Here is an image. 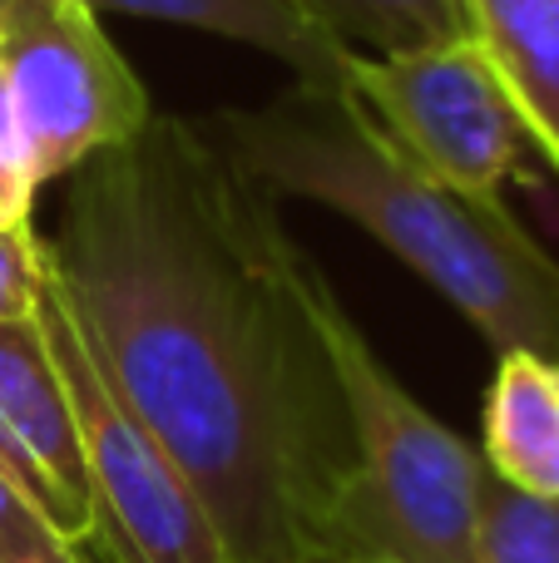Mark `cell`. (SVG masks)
<instances>
[{"label":"cell","instance_id":"obj_1","mask_svg":"<svg viewBox=\"0 0 559 563\" xmlns=\"http://www.w3.org/2000/svg\"><path fill=\"white\" fill-rule=\"evenodd\" d=\"M109 380L198 489L228 563L347 549L357 455L317 327L327 273L204 124L85 158L50 238Z\"/></svg>","mask_w":559,"mask_h":563},{"label":"cell","instance_id":"obj_2","mask_svg":"<svg viewBox=\"0 0 559 563\" xmlns=\"http://www.w3.org/2000/svg\"><path fill=\"white\" fill-rule=\"evenodd\" d=\"M204 129L277 198H313L352 218L421 273L501 351L559 361V263L501 194H465L416 164L342 85L283 89L257 109H223Z\"/></svg>","mask_w":559,"mask_h":563},{"label":"cell","instance_id":"obj_3","mask_svg":"<svg viewBox=\"0 0 559 563\" xmlns=\"http://www.w3.org/2000/svg\"><path fill=\"white\" fill-rule=\"evenodd\" d=\"M317 327L332 351L357 455L347 549L402 563H465L485 460L392 376L332 282L317 287Z\"/></svg>","mask_w":559,"mask_h":563},{"label":"cell","instance_id":"obj_4","mask_svg":"<svg viewBox=\"0 0 559 563\" xmlns=\"http://www.w3.org/2000/svg\"><path fill=\"white\" fill-rule=\"evenodd\" d=\"M35 321L75 410L95 509L89 544L105 554V563H228L223 534L213 529L198 489L109 380L95 336L45 243Z\"/></svg>","mask_w":559,"mask_h":563},{"label":"cell","instance_id":"obj_5","mask_svg":"<svg viewBox=\"0 0 559 563\" xmlns=\"http://www.w3.org/2000/svg\"><path fill=\"white\" fill-rule=\"evenodd\" d=\"M0 75L40 184L75 174L154 119L89 0H0Z\"/></svg>","mask_w":559,"mask_h":563},{"label":"cell","instance_id":"obj_6","mask_svg":"<svg viewBox=\"0 0 559 563\" xmlns=\"http://www.w3.org/2000/svg\"><path fill=\"white\" fill-rule=\"evenodd\" d=\"M372 119L436 178L501 194L525 168V124L475 40L352 55L347 85Z\"/></svg>","mask_w":559,"mask_h":563},{"label":"cell","instance_id":"obj_7","mask_svg":"<svg viewBox=\"0 0 559 563\" xmlns=\"http://www.w3.org/2000/svg\"><path fill=\"white\" fill-rule=\"evenodd\" d=\"M0 420L45 475L50 495H55L59 534L75 549H89L95 509H89V475L85 455H79L75 410H69L65 380H59V366L35 317L0 327Z\"/></svg>","mask_w":559,"mask_h":563},{"label":"cell","instance_id":"obj_8","mask_svg":"<svg viewBox=\"0 0 559 563\" xmlns=\"http://www.w3.org/2000/svg\"><path fill=\"white\" fill-rule=\"evenodd\" d=\"M481 460L525 495L559 499V361L540 351H501L485 400Z\"/></svg>","mask_w":559,"mask_h":563},{"label":"cell","instance_id":"obj_9","mask_svg":"<svg viewBox=\"0 0 559 563\" xmlns=\"http://www.w3.org/2000/svg\"><path fill=\"white\" fill-rule=\"evenodd\" d=\"M89 5L213 30V35H228L238 45L283 59L303 85H347V65L357 55L337 35H327L297 0H89Z\"/></svg>","mask_w":559,"mask_h":563},{"label":"cell","instance_id":"obj_10","mask_svg":"<svg viewBox=\"0 0 559 563\" xmlns=\"http://www.w3.org/2000/svg\"><path fill=\"white\" fill-rule=\"evenodd\" d=\"M471 40L495 69L525 134L559 168V0H465Z\"/></svg>","mask_w":559,"mask_h":563},{"label":"cell","instance_id":"obj_11","mask_svg":"<svg viewBox=\"0 0 559 563\" xmlns=\"http://www.w3.org/2000/svg\"><path fill=\"white\" fill-rule=\"evenodd\" d=\"M297 5L347 49L366 45L372 55L471 40V5L465 0H297Z\"/></svg>","mask_w":559,"mask_h":563},{"label":"cell","instance_id":"obj_12","mask_svg":"<svg viewBox=\"0 0 559 563\" xmlns=\"http://www.w3.org/2000/svg\"><path fill=\"white\" fill-rule=\"evenodd\" d=\"M465 563H559V499L525 495L485 470Z\"/></svg>","mask_w":559,"mask_h":563},{"label":"cell","instance_id":"obj_13","mask_svg":"<svg viewBox=\"0 0 559 563\" xmlns=\"http://www.w3.org/2000/svg\"><path fill=\"white\" fill-rule=\"evenodd\" d=\"M0 563H89V554L59 539L45 515L0 475Z\"/></svg>","mask_w":559,"mask_h":563},{"label":"cell","instance_id":"obj_14","mask_svg":"<svg viewBox=\"0 0 559 563\" xmlns=\"http://www.w3.org/2000/svg\"><path fill=\"white\" fill-rule=\"evenodd\" d=\"M35 188H40V174H35V164H30L25 129H20L6 75H0V228H30Z\"/></svg>","mask_w":559,"mask_h":563},{"label":"cell","instance_id":"obj_15","mask_svg":"<svg viewBox=\"0 0 559 563\" xmlns=\"http://www.w3.org/2000/svg\"><path fill=\"white\" fill-rule=\"evenodd\" d=\"M40 307V238L30 228H0V327L30 321Z\"/></svg>","mask_w":559,"mask_h":563},{"label":"cell","instance_id":"obj_16","mask_svg":"<svg viewBox=\"0 0 559 563\" xmlns=\"http://www.w3.org/2000/svg\"><path fill=\"white\" fill-rule=\"evenodd\" d=\"M0 475L10 479V485L20 489V495L30 499V505L40 509V515H45V525L55 529L59 534V515H55V495H50V485H45V475H40L35 470V460L25 455V445H20L15 435H10V426L6 420H0ZM65 539V534H59Z\"/></svg>","mask_w":559,"mask_h":563},{"label":"cell","instance_id":"obj_17","mask_svg":"<svg viewBox=\"0 0 559 563\" xmlns=\"http://www.w3.org/2000/svg\"><path fill=\"white\" fill-rule=\"evenodd\" d=\"M303 563H402V559H382V554H357V549H337V554H313Z\"/></svg>","mask_w":559,"mask_h":563}]
</instances>
